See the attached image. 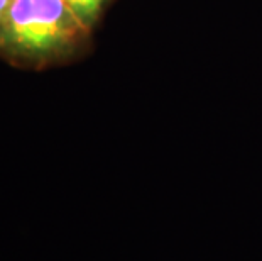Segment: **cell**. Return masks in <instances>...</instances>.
<instances>
[{
    "label": "cell",
    "instance_id": "2",
    "mask_svg": "<svg viewBox=\"0 0 262 261\" xmlns=\"http://www.w3.org/2000/svg\"><path fill=\"white\" fill-rule=\"evenodd\" d=\"M64 2L68 4L70 7L78 14V17L86 24L88 21L97 15L100 7H102L103 0H64Z\"/></svg>",
    "mask_w": 262,
    "mask_h": 261
},
{
    "label": "cell",
    "instance_id": "3",
    "mask_svg": "<svg viewBox=\"0 0 262 261\" xmlns=\"http://www.w3.org/2000/svg\"><path fill=\"white\" fill-rule=\"evenodd\" d=\"M9 5H10V0H0V17H2V14L9 9Z\"/></svg>",
    "mask_w": 262,
    "mask_h": 261
},
{
    "label": "cell",
    "instance_id": "1",
    "mask_svg": "<svg viewBox=\"0 0 262 261\" xmlns=\"http://www.w3.org/2000/svg\"><path fill=\"white\" fill-rule=\"evenodd\" d=\"M85 26L64 0H10L7 9L10 37L29 51H49L68 44Z\"/></svg>",
    "mask_w": 262,
    "mask_h": 261
}]
</instances>
